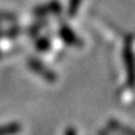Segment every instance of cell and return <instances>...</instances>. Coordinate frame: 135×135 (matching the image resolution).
Returning <instances> with one entry per match:
<instances>
[{"label":"cell","instance_id":"6da1fadb","mask_svg":"<svg viewBox=\"0 0 135 135\" xmlns=\"http://www.w3.org/2000/svg\"><path fill=\"white\" fill-rule=\"evenodd\" d=\"M22 131V126L20 123H8L0 126V135H17Z\"/></svg>","mask_w":135,"mask_h":135},{"label":"cell","instance_id":"7a4b0ae2","mask_svg":"<svg viewBox=\"0 0 135 135\" xmlns=\"http://www.w3.org/2000/svg\"><path fill=\"white\" fill-rule=\"evenodd\" d=\"M66 135H78V133H76V130L74 127H68L67 131H66Z\"/></svg>","mask_w":135,"mask_h":135}]
</instances>
